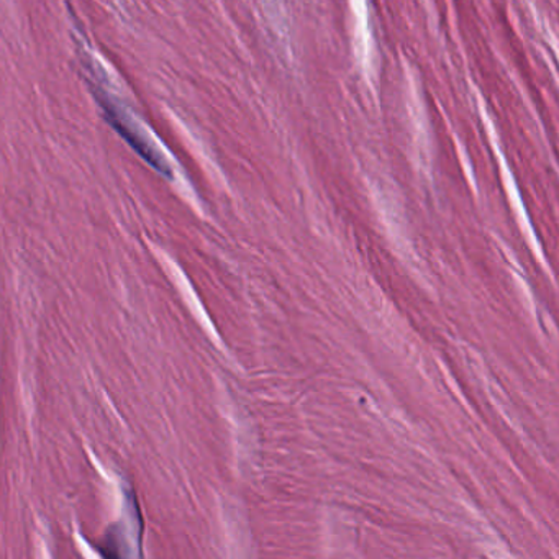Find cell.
Returning a JSON list of instances; mask_svg holds the SVG:
<instances>
[{"instance_id": "1", "label": "cell", "mask_w": 559, "mask_h": 559, "mask_svg": "<svg viewBox=\"0 0 559 559\" xmlns=\"http://www.w3.org/2000/svg\"><path fill=\"white\" fill-rule=\"evenodd\" d=\"M86 68L87 71H90V80L87 81H90L94 96H96L97 103L103 107L110 126L123 136V140L129 142L130 146L135 148V152L139 153L143 159L148 162L150 166H153L156 171L162 173L166 178H171L173 173L168 162H166L165 156L155 148V145H153L152 140L146 136V133H143L142 127L139 126L133 114L123 106L122 100L110 96L107 84L103 83L99 76H97L90 67Z\"/></svg>"}, {"instance_id": "2", "label": "cell", "mask_w": 559, "mask_h": 559, "mask_svg": "<svg viewBox=\"0 0 559 559\" xmlns=\"http://www.w3.org/2000/svg\"><path fill=\"white\" fill-rule=\"evenodd\" d=\"M97 549L103 559H143V520L133 487H123L122 515L107 528Z\"/></svg>"}]
</instances>
